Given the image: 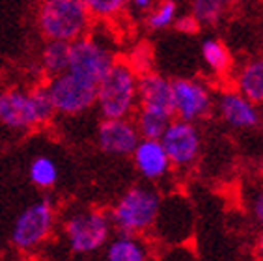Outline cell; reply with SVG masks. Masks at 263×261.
Returning <instances> with one entry per match:
<instances>
[{"mask_svg": "<svg viewBox=\"0 0 263 261\" xmlns=\"http://www.w3.org/2000/svg\"><path fill=\"white\" fill-rule=\"evenodd\" d=\"M105 261H149V248L142 237L116 233L105 246Z\"/></svg>", "mask_w": 263, "mask_h": 261, "instance_id": "obj_16", "label": "cell"}, {"mask_svg": "<svg viewBox=\"0 0 263 261\" xmlns=\"http://www.w3.org/2000/svg\"><path fill=\"white\" fill-rule=\"evenodd\" d=\"M28 177L34 183V187H37L41 191H49V189H52L58 183L60 170H58V164H56V161L52 157L37 155L30 161Z\"/></svg>", "mask_w": 263, "mask_h": 261, "instance_id": "obj_19", "label": "cell"}, {"mask_svg": "<svg viewBox=\"0 0 263 261\" xmlns=\"http://www.w3.org/2000/svg\"><path fill=\"white\" fill-rule=\"evenodd\" d=\"M0 248H2V245H0Z\"/></svg>", "mask_w": 263, "mask_h": 261, "instance_id": "obj_29", "label": "cell"}, {"mask_svg": "<svg viewBox=\"0 0 263 261\" xmlns=\"http://www.w3.org/2000/svg\"><path fill=\"white\" fill-rule=\"evenodd\" d=\"M202 58L208 69L217 77L226 75L232 69V54L228 47L217 38H208L205 41H202Z\"/></svg>", "mask_w": 263, "mask_h": 261, "instance_id": "obj_18", "label": "cell"}, {"mask_svg": "<svg viewBox=\"0 0 263 261\" xmlns=\"http://www.w3.org/2000/svg\"><path fill=\"white\" fill-rule=\"evenodd\" d=\"M116 60L118 58L112 47L108 45V41L90 30L81 40L73 41L69 45L67 73L88 84L97 86Z\"/></svg>", "mask_w": 263, "mask_h": 261, "instance_id": "obj_7", "label": "cell"}, {"mask_svg": "<svg viewBox=\"0 0 263 261\" xmlns=\"http://www.w3.org/2000/svg\"><path fill=\"white\" fill-rule=\"evenodd\" d=\"M162 207V198L157 189L147 185H135L127 189L112 206L110 222L118 233L142 237L155 228Z\"/></svg>", "mask_w": 263, "mask_h": 261, "instance_id": "obj_4", "label": "cell"}, {"mask_svg": "<svg viewBox=\"0 0 263 261\" xmlns=\"http://www.w3.org/2000/svg\"><path fill=\"white\" fill-rule=\"evenodd\" d=\"M235 91L258 106L263 103V56L245 62L235 73Z\"/></svg>", "mask_w": 263, "mask_h": 261, "instance_id": "obj_15", "label": "cell"}, {"mask_svg": "<svg viewBox=\"0 0 263 261\" xmlns=\"http://www.w3.org/2000/svg\"><path fill=\"white\" fill-rule=\"evenodd\" d=\"M174 91V118L189 121L196 125L198 121L205 120L213 112L215 97L213 91L203 81L198 79H176L172 81Z\"/></svg>", "mask_w": 263, "mask_h": 261, "instance_id": "obj_9", "label": "cell"}, {"mask_svg": "<svg viewBox=\"0 0 263 261\" xmlns=\"http://www.w3.org/2000/svg\"><path fill=\"white\" fill-rule=\"evenodd\" d=\"M56 228V206L52 198L45 196L34 201L17 215L11 228V245L19 252L32 254L43 246Z\"/></svg>", "mask_w": 263, "mask_h": 261, "instance_id": "obj_6", "label": "cell"}, {"mask_svg": "<svg viewBox=\"0 0 263 261\" xmlns=\"http://www.w3.org/2000/svg\"><path fill=\"white\" fill-rule=\"evenodd\" d=\"M228 11V2L222 0H194L191 4V15L202 26H217L222 23Z\"/></svg>", "mask_w": 263, "mask_h": 261, "instance_id": "obj_21", "label": "cell"}, {"mask_svg": "<svg viewBox=\"0 0 263 261\" xmlns=\"http://www.w3.org/2000/svg\"><path fill=\"white\" fill-rule=\"evenodd\" d=\"M54 112L60 116H81L96 106L97 86L77 79L71 73H62L43 82Z\"/></svg>", "mask_w": 263, "mask_h": 261, "instance_id": "obj_8", "label": "cell"}, {"mask_svg": "<svg viewBox=\"0 0 263 261\" xmlns=\"http://www.w3.org/2000/svg\"><path fill=\"white\" fill-rule=\"evenodd\" d=\"M153 6H155V2H152V0H135V2H131V10L135 13H140L142 17H146Z\"/></svg>", "mask_w": 263, "mask_h": 261, "instance_id": "obj_26", "label": "cell"}, {"mask_svg": "<svg viewBox=\"0 0 263 261\" xmlns=\"http://www.w3.org/2000/svg\"><path fill=\"white\" fill-rule=\"evenodd\" d=\"M54 116V106L45 84L0 88V127L15 133H28L47 127Z\"/></svg>", "mask_w": 263, "mask_h": 261, "instance_id": "obj_1", "label": "cell"}, {"mask_svg": "<svg viewBox=\"0 0 263 261\" xmlns=\"http://www.w3.org/2000/svg\"><path fill=\"white\" fill-rule=\"evenodd\" d=\"M138 108L174 120L172 81L157 71H142L138 75Z\"/></svg>", "mask_w": 263, "mask_h": 261, "instance_id": "obj_11", "label": "cell"}, {"mask_svg": "<svg viewBox=\"0 0 263 261\" xmlns=\"http://www.w3.org/2000/svg\"><path fill=\"white\" fill-rule=\"evenodd\" d=\"M174 26H176L177 32H181V34H189V35L196 34V32L200 30V25H198L196 19H194L191 13H181V15H177Z\"/></svg>", "mask_w": 263, "mask_h": 261, "instance_id": "obj_24", "label": "cell"}, {"mask_svg": "<svg viewBox=\"0 0 263 261\" xmlns=\"http://www.w3.org/2000/svg\"><path fill=\"white\" fill-rule=\"evenodd\" d=\"M252 213H254V218H256V222H258L259 226L263 228V191H259L258 194L254 196Z\"/></svg>", "mask_w": 263, "mask_h": 261, "instance_id": "obj_25", "label": "cell"}, {"mask_svg": "<svg viewBox=\"0 0 263 261\" xmlns=\"http://www.w3.org/2000/svg\"><path fill=\"white\" fill-rule=\"evenodd\" d=\"M96 108L103 120H133L138 108V73L116 60L96 88Z\"/></svg>", "mask_w": 263, "mask_h": 261, "instance_id": "obj_2", "label": "cell"}, {"mask_svg": "<svg viewBox=\"0 0 263 261\" xmlns=\"http://www.w3.org/2000/svg\"><path fill=\"white\" fill-rule=\"evenodd\" d=\"M177 15H179V10H177L176 2H161V4H155L152 8V11L144 17V23L149 30H164V28H170L176 23Z\"/></svg>", "mask_w": 263, "mask_h": 261, "instance_id": "obj_22", "label": "cell"}, {"mask_svg": "<svg viewBox=\"0 0 263 261\" xmlns=\"http://www.w3.org/2000/svg\"><path fill=\"white\" fill-rule=\"evenodd\" d=\"M140 140L133 120H101L97 127V146L108 155H133Z\"/></svg>", "mask_w": 263, "mask_h": 261, "instance_id": "obj_12", "label": "cell"}, {"mask_svg": "<svg viewBox=\"0 0 263 261\" xmlns=\"http://www.w3.org/2000/svg\"><path fill=\"white\" fill-rule=\"evenodd\" d=\"M168 159L172 162V168H191L200 157L202 151V133L198 125L181 121L174 118L168 123L166 130L159 138Z\"/></svg>", "mask_w": 263, "mask_h": 261, "instance_id": "obj_10", "label": "cell"}, {"mask_svg": "<svg viewBox=\"0 0 263 261\" xmlns=\"http://www.w3.org/2000/svg\"><path fill=\"white\" fill-rule=\"evenodd\" d=\"M90 11L91 19H112V17L120 15L125 10V2L123 0H86L84 2Z\"/></svg>", "mask_w": 263, "mask_h": 261, "instance_id": "obj_23", "label": "cell"}, {"mask_svg": "<svg viewBox=\"0 0 263 261\" xmlns=\"http://www.w3.org/2000/svg\"><path fill=\"white\" fill-rule=\"evenodd\" d=\"M170 121L172 120L166 118V116L142 110V108H137V112L133 116V123L137 127L142 140H159L162 136V133L166 130Z\"/></svg>", "mask_w": 263, "mask_h": 261, "instance_id": "obj_20", "label": "cell"}, {"mask_svg": "<svg viewBox=\"0 0 263 261\" xmlns=\"http://www.w3.org/2000/svg\"><path fill=\"white\" fill-rule=\"evenodd\" d=\"M131 157L138 174L152 183L164 179L172 172V162L159 140H140Z\"/></svg>", "mask_w": 263, "mask_h": 261, "instance_id": "obj_13", "label": "cell"}, {"mask_svg": "<svg viewBox=\"0 0 263 261\" xmlns=\"http://www.w3.org/2000/svg\"><path fill=\"white\" fill-rule=\"evenodd\" d=\"M261 50H263V38H261Z\"/></svg>", "mask_w": 263, "mask_h": 261, "instance_id": "obj_28", "label": "cell"}, {"mask_svg": "<svg viewBox=\"0 0 263 261\" xmlns=\"http://www.w3.org/2000/svg\"><path fill=\"white\" fill-rule=\"evenodd\" d=\"M217 110L220 118L233 129H254L259 123L258 106L235 90H226L220 94Z\"/></svg>", "mask_w": 263, "mask_h": 261, "instance_id": "obj_14", "label": "cell"}, {"mask_svg": "<svg viewBox=\"0 0 263 261\" xmlns=\"http://www.w3.org/2000/svg\"><path fill=\"white\" fill-rule=\"evenodd\" d=\"M114 226L108 213L101 209H79L71 213L64 222V235L71 252L88 256L103 250L110 241Z\"/></svg>", "mask_w": 263, "mask_h": 261, "instance_id": "obj_5", "label": "cell"}, {"mask_svg": "<svg viewBox=\"0 0 263 261\" xmlns=\"http://www.w3.org/2000/svg\"><path fill=\"white\" fill-rule=\"evenodd\" d=\"M256 256H258V261H263V231L259 233L258 243H256Z\"/></svg>", "mask_w": 263, "mask_h": 261, "instance_id": "obj_27", "label": "cell"}, {"mask_svg": "<svg viewBox=\"0 0 263 261\" xmlns=\"http://www.w3.org/2000/svg\"><path fill=\"white\" fill-rule=\"evenodd\" d=\"M69 64V45L60 41H45L40 52V71L47 81L67 71Z\"/></svg>", "mask_w": 263, "mask_h": 261, "instance_id": "obj_17", "label": "cell"}, {"mask_svg": "<svg viewBox=\"0 0 263 261\" xmlns=\"http://www.w3.org/2000/svg\"><path fill=\"white\" fill-rule=\"evenodd\" d=\"M35 26L47 41L71 45L91 30V15L82 0H45L35 10Z\"/></svg>", "mask_w": 263, "mask_h": 261, "instance_id": "obj_3", "label": "cell"}]
</instances>
